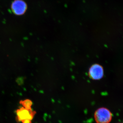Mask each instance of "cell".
<instances>
[{"label":"cell","instance_id":"6da1fadb","mask_svg":"<svg viewBox=\"0 0 123 123\" xmlns=\"http://www.w3.org/2000/svg\"><path fill=\"white\" fill-rule=\"evenodd\" d=\"M94 118L98 123H109L112 119V114L107 108H101L95 111Z\"/></svg>","mask_w":123,"mask_h":123},{"label":"cell","instance_id":"7a4b0ae2","mask_svg":"<svg viewBox=\"0 0 123 123\" xmlns=\"http://www.w3.org/2000/svg\"><path fill=\"white\" fill-rule=\"evenodd\" d=\"M18 120L23 123H31L35 115L31 109H28L23 107L17 111Z\"/></svg>","mask_w":123,"mask_h":123},{"label":"cell","instance_id":"3957f363","mask_svg":"<svg viewBox=\"0 0 123 123\" xmlns=\"http://www.w3.org/2000/svg\"><path fill=\"white\" fill-rule=\"evenodd\" d=\"M11 9L15 15H23L27 11V4L23 0H14L11 4Z\"/></svg>","mask_w":123,"mask_h":123},{"label":"cell","instance_id":"277c9868","mask_svg":"<svg viewBox=\"0 0 123 123\" xmlns=\"http://www.w3.org/2000/svg\"><path fill=\"white\" fill-rule=\"evenodd\" d=\"M89 75L90 78L95 80L101 79L104 76L102 66L98 64H94L89 69Z\"/></svg>","mask_w":123,"mask_h":123},{"label":"cell","instance_id":"5b68a950","mask_svg":"<svg viewBox=\"0 0 123 123\" xmlns=\"http://www.w3.org/2000/svg\"><path fill=\"white\" fill-rule=\"evenodd\" d=\"M23 107L28 109H31V106L32 105V102L29 99H26L22 102Z\"/></svg>","mask_w":123,"mask_h":123}]
</instances>
